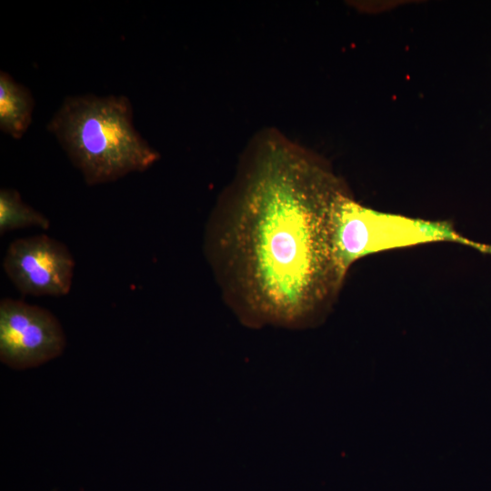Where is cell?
<instances>
[{
	"label": "cell",
	"mask_w": 491,
	"mask_h": 491,
	"mask_svg": "<svg viewBox=\"0 0 491 491\" xmlns=\"http://www.w3.org/2000/svg\"><path fill=\"white\" fill-rule=\"evenodd\" d=\"M346 194L323 165L270 160L220 200L206 222L204 253L242 324L305 329L327 317L347 275L334 241Z\"/></svg>",
	"instance_id": "cell-1"
},
{
	"label": "cell",
	"mask_w": 491,
	"mask_h": 491,
	"mask_svg": "<svg viewBox=\"0 0 491 491\" xmlns=\"http://www.w3.org/2000/svg\"><path fill=\"white\" fill-rule=\"evenodd\" d=\"M46 129L88 185L144 172L159 158L135 127L132 105L125 95L68 96Z\"/></svg>",
	"instance_id": "cell-2"
},
{
	"label": "cell",
	"mask_w": 491,
	"mask_h": 491,
	"mask_svg": "<svg viewBox=\"0 0 491 491\" xmlns=\"http://www.w3.org/2000/svg\"><path fill=\"white\" fill-rule=\"evenodd\" d=\"M334 241L346 272L367 255L434 242L458 243L491 256V245L460 235L452 223L376 211L360 205L349 193L340 198L336 208Z\"/></svg>",
	"instance_id": "cell-3"
},
{
	"label": "cell",
	"mask_w": 491,
	"mask_h": 491,
	"mask_svg": "<svg viewBox=\"0 0 491 491\" xmlns=\"http://www.w3.org/2000/svg\"><path fill=\"white\" fill-rule=\"evenodd\" d=\"M65 336L57 318L48 310L12 298L0 302V360L23 370L59 356Z\"/></svg>",
	"instance_id": "cell-4"
},
{
	"label": "cell",
	"mask_w": 491,
	"mask_h": 491,
	"mask_svg": "<svg viewBox=\"0 0 491 491\" xmlns=\"http://www.w3.org/2000/svg\"><path fill=\"white\" fill-rule=\"evenodd\" d=\"M3 268L23 295L62 296L70 292L75 260L63 243L37 235L13 241Z\"/></svg>",
	"instance_id": "cell-5"
},
{
	"label": "cell",
	"mask_w": 491,
	"mask_h": 491,
	"mask_svg": "<svg viewBox=\"0 0 491 491\" xmlns=\"http://www.w3.org/2000/svg\"><path fill=\"white\" fill-rule=\"evenodd\" d=\"M35 107L29 89L9 74L0 72V129L14 139H20L29 128Z\"/></svg>",
	"instance_id": "cell-6"
},
{
	"label": "cell",
	"mask_w": 491,
	"mask_h": 491,
	"mask_svg": "<svg viewBox=\"0 0 491 491\" xmlns=\"http://www.w3.org/2000/svg\"><path fill=\"white\" fill-rule=\"evenodd\" d=\"M36 226L46 230L50 220L24 202L20 194L12 188L0 190V233Z\"/></svg>",
	"instance_id": "cell-7"
}]
</instances>
